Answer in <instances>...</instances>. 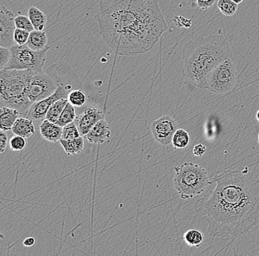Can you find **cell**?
<instances>
[{"label":"cell","instance_id":"1","mask_svg":"<svg viewBox=\"0 0 259 256\" xmlns=\"http://www.w3.org/2000/svg\"><path fill=\"white\" fill-rule=\"evenodd\" d=\"M213 190L196 202V213L208 217L210 234L236 238L259 225V181L247 168L215 175Z\"/></svg>","mask_w":259,"mask_h":256},{"label":"cell","instance_id":"2","mask_svg":"<svg viewBox=\"0 0 259 256\" xmlns=\"http://www.w3.org/2000/svg\"><path fill=\"white\" fill-rule=\"evenodd\" d=\"M100 34L119 56L150 51L168 30L158 0H100Z\"/></svg>","mask_w":259,"mask_h":256},{"label":"cell","instance_id":"3","mask_svg":"<svg viewBox=\"0 0 259 256\" xmlns=\"http://www.w3.org/2000/svg\"><path fill=\"white\" fill-rule=\"evenodd\" d=\"M182 57L184 83L205 90L208 75L220 63L231 57V46L221 35L199 36L184 45Z\"/></svg>","mask_w":259,"mask_h":256},{"label":"cell","instance_id":"4","mask_svg":"<svg viewBox=\"0 0 259 256\" xmlns=\"http://www.w3.org/2000/svg\"><path fill=\"white\" fill-rule=\"evenodd\" d=\"M32 69L0 70V103L27 114L32 103L27 96V83Z\"/></svg>","mask_w":259,"mask_h":256},{"label":"cell","instance_id":"5","mask_svg":"<svg viewBox=\"0 0 259 256\" xmlns=\"http://www.w3.org/2000/svg\"><path fill=\"white\" fill-rule=\"evenodd\" d=\"M173 186L181 199H190L200 195L213 183L203 167L186 162L174 168Z\"/></svg>","mask_w":259,"mask_h":256},{"label":"cell","instance_id":"6","mask_svg":"<svg viewBox=\"0 0 259 256\" xmlns=\"http://www.w3.org/2000/svg\"><path fill=\"white\" fill-rule=\"evenodd\" d=\"M238 83L237 69L232 57L217 66L205 79V90L223 95L234 90Z\"/></svg>","mask_w":259,"mask_h":256},{"label":"cell","instance_id":"7","mask_svg":"<svg viewBox=\"0 0 259 256\" xmlns=\"http://www.w3.org/2000/svg\"><path fill=\"white\" fill-rule=\"evenodd\" d=\"M11 57L9 62L4 69H15L20 70H43L47 61V53L50 47L45 50L35 51L30 49L27 45H17L10 48Z\"/></svg>","mask_w":259,"mask_h":256},{"label":"cell","instance_id":"8","mask_svg":"<svg viewBox=\"0 0 259 256\" xmlns=\"http://www.w3.org/2000/svg\"><path fill=\"white\" fill-rule=\"evenodd\" d=\"M58 87L56 79L48 72L32 69L27 83V96L32 104L53 95Z\"/></svg>","mask_w":259,"mask_h":256},{"label":"cell","instance_id":"9","mask_svg":"<svg viewBox=\"0 0 259 256\" xmlns=\"http://www.w3.org/2000/svg\"><path fill=\"white\" fill-rule=\"evenodd\" d=\"M72 85H60L56 92L48 98L35 102L29 108L26 116L34 121L35 124H40L46 119L47 114L52 105L57 100L62 98H68V95L72 91Z\"/></svg>","mask_w":259,"mask_h":256},{"label":"cell","instance_id":"10","mask_svg":"<svg viewBox=\"0 0 259 256\" xmlns=\"http://www.w3.org/2000/svg\"><path fill=\"white\" fill-rule=\"evenodd\" d=\"M177 129V122L170 116H162L153 121L151 125V132L154 140L162 145H168L171 143Z\"/></svg>","mask_w":259,"mask_h":256},{"label":"cell","instance_id":"11","mask_svg":"<svg viewBox=\"0 0 259 256\" xmlns=\"http://www.w3.org/2000/svg\"><path fill=\"white\" fill-rule=\"evenodd\" d=\"M15 17L7 8H0V46L11 48L16 46L14 32L16 29Z\"/></svg>","mask_w":259,"mask_h":256},{"label":"cell","instance_id":"12","mask_svg":"<svg viewBox=\"0 0 259 256\" xmlns=\"http://www.w3.org/2000/svg\"><path fill=\"white\" fill-rule=\"evenodd\" d=\"M105 119L104 113L97 108H88L81 116L77 117L75 122L81 136L84 137L100 120Z\"/></svg>","mask_w":259,"mask_h":256},{"label":"cell","instance_id":"13","mask_svg":"<svg viewBox=\"0 0 259 256\" xmlns=\"http://www.w3.org/2000/svg\"><path fill=\"white\" fill-rule=\"evenodd\" d=\"M111 132L109 125L105 119L100 120L84 136L92 144H103L111 139Z\"/></svg>","mask_w":259,"mask_h":256},{"label":"cell","instance_id":"14","mask_svg":"<svg viewBox=\"0 0 259 256\" xmlns=\"http://www.w3.org/2000/svg\"><path fill=\"white\" fill-rule=\"evenodd\" d=\"M22 116H26L16 108L2 106L0 110V129L6 132L12 130L16 120Z\"/></svg>","mask_w":259,"mask_h":256},{"label":"cell","instance_id":"15","mask_svg":"<svg viewBox=\"0 0 259 256\" xmlns=\"http://www.w3.org/2000/svg\"><path fill=\"white\" fill-rule=\"evenodd\" d=\"M12 132L24 138H30L36 133V126L30 118L22 116L16 120L12 128Z\"/></svg>","mask_w":259,"mask_h":256},{"label":"cell","instance_id":"16","mask_svg":"<svg viewBox=\"0 0 259 256\" xmlns=\"http://www.w3.org/2000/svg\"><path fill=\"white\" fill-rule=\"evenodd\" d=\"M40 135L45 140L49 142H56L61 140L62 137L63 127L54 123L50 122L45 119L40 124Z\"/></svg>","mask_w":259,"mask_h":256},{"label":"cell","instance_id":"17","mask_svg":"<svg viewBox=\"0 0 259 256\" xmlns=\"http://www.w3.org/2000/svg\"><path fill=\"white\" fill-rule=\"evenodd\" d=\"M48 35L44 30H34L33 31L30 32L28 41L26 45L30 49L40 51L48 47Z\"/></svg>","mask_w":259,"mask_h":256},{"label":"cell","instance_id":"18","mask_svg":"<svg viewBox=\"0 0 259 256\" xmlns=\"http://www.w3.org/2000/svg\"><path fill=\"white\" fill-rule=\"evenodd\" d=\"M59 142L67 155H78L84 149V138L82 136L72 140H65L61 139Z\"/></svg>","mask_w":259,"mask_h":256},{"label":"cell","instance_id":"19","mask_svg":"<svg viewBox=\"0 0 259 256\" xmlns=\"http://www.w3.org/2000/svg\"><path fill=\"white\" fill-rule=\"evenodd\" d=\"M28 17L35 30H44L48 22V17L40 10L36 7L30 8L28 10Z\"/></svg>","mask_w":259,"mask_h":256},{"label":"cell","instance_id":"20","mask_svg":"<svg viewBox=\"0 0 259 256\" xmlns=\"http://www.w3.org/2000/svg\"><path fill=\"white\" fill-rule=\"evenodd\" d=\"M68 102H69L68 98H62V99H60L55 102V103L52 105L50 109H49L48 114H47L46 119L50 121V122L57 124L60 116H61V113L64 111V108L66 107Z\"/></svg>","mask_w":259,"mask_h":256},{"label":"cell","instance_id":"21","mask_svg":"<svg viewBox=\"0 0 259 256\" xmlns=\"http://www.w3.org/2000/svg\"><path fill=\"white\" fill-rule=\"evenodd\" d=\"M184 239L190 247H200L204 243L205 236L202 232L199 230L192 229L186 232Z\"/></svg>","mask_w":259,"mask_h":256},{"label":"cell","instance_id":"22","mask_svg":"<svg viewBox=\"0 0 259 256\" xmlns=\"http://www.w3.org/2000/svg\"><path fill=\"white\" fill-rule=\"evenodd\" d=\"M191 137L189 132L184 129H178L176 130L171 140L175 149H185L190 144Z\"/></svg>","mask_w":259,"mask_h":256},{"label":"cell","instance_id":"23","mask_svg":"<svg viewBox=\"0 0 259 256\" xmlns=\"http://www.w3.org/2000/svg\"><path fill=\"white\" fill-rule=\"evenodd\" d=\"M74 107L75 106H73L69 102H68L66 107L64 108V111L61 113L57 124L64 127L66 125L74 122L76 118H77V115H76L75 108Z\"/></svg>","mask_w":259,"mask_h":256},{"label":"cell","instance_id":"24","mask_svg":"<svg viewBox=\"0 0 259 256\" xmlns=\"http://www.w3.org/2000/svg\"><path fill=\"white\" fill-rule=\"evenodd\" d=\"M239 5L232 0H218V8L220 12L226 17H232L237 11Z\"/></svg>","mask_w":259,"mask_h":256},{"label":"cell","instance_id":"25","mask_svg":"<svg viewBox=\"0 0 259 256\" xmlns=\"http://www.w3.org/2000/svg\"><path fill=\"white\" fill-rule=\"evenodd\" d=\"M68 100L75 107H81L87 103V96L81 90H73L68 95Z\"/></svg>","mask_w":259,"mask_h":256},{"label":"cell","instance_id":"26","mask_svg":"<svg viewBox=\"0 0 259 256\" xmlns=\"http://www.w3.org/2000/svg\"><path fill=\"white\" fill-rule=\"evenodd\" d=\"M80 136V133L79 132L78 128H77L75 122L71 123L63 127L62 137H61L62 140H74V139L78 138Z\"/></svg>","mask_w":259,"mask_h":256},{"label":"cell","instance_id":"27","mask_svg":"<svg viewBox=\"0 0 259 256\" xmlns=\"http://www.w3.org/2000/svg\"><path fill=\"white\" fill-rule=\"evenodd\" d=\"M10 149L14 152H20L24 150L27 147V140L23 137L14 135L9 141Z\"/></svg>","mask_w":259,"mask_h":256},{"label":"cell","instance_id":"28","mask_svg":"<svg viewBox=\"0 0 259 256\" xmlns=\"http://www.w3.org/2000/svg\"><path fill=\"white\" fill-rule=\"evenodd\" d=\"M15 24L16 28L25 30L30 32V33L35 30L30 18L26 17V16L20 15L16 17L15 18Z\"/></svg>","mask_w":259,"mask_h":256},{"label":"cell","instance_id":"29","mask_svg":"<svg viewBox=\"0 0 259 256\" xmlns=\"http://www.w3.org/2000/svg\"><path fill=\"white\" fill-rule=\"evenodd\" d=\"M30 32L22 29L16 28L14 32V41L17 45H24L28 41Z\"/></svg>","mask_w":259,"mask_h":256},{"label":"cell","instance_id":"30","mask_svg":"<svg viewBox=\"0 0 259 256\" xmlns=\"http://www.w3.org/2000/svg\"><path fill=\"white\" fill-rule=\"evenodd\" d=\"M11 57V51L10 48L0 46V69L6 67Z\"/></svg>","mask_w":259,"mask_h":256},{"label":"cell","instance_id":"31","mask_svg":"<svg viewBox=\"0 0 259 256\" xmlns=\"http://www.w3.org/2000/svg\"><path fill=\"white\" fill-rule=\"evenodd\" d=\"M207 148L205 145L202 143L197 144V145H194L193 149V155L195 157H201L205 155L206 152Z\"/></svg>","mask_w":259,"mask_h":256},{"label":"cell","instance_id":"32","mask_svg":"<svg viewBox=\"0 0 259 256\" xmlns=\"http://www.w3.org/2000/svg\"><path fill=\"white\" fill-rule=\"evenodd\" d=\"M8 142V134H6V132L1 131V132H0V152H1V153H3V152L6 150Z\"/></svg>","mask_w":259,"mask_h":256},{"label":"cell","instance_id":"33","mask_svg":"<svg viewBox=\"0 0 259 256\" xmlns=\"http://www.w3.org/2000/svg\"><path fill=\"white\" fill-rule=\"evenodd\" d=\"M215 0H197V5L200 9L207 10L214 5Z\"/></svg>","mask_w":259,"mask_h":256},{"label":"cell","instance_id":"34","mask_svg":"<svg viewBox=\"0 0 259 256\" xmlns=\"http://www.w3.org/2000/svg\"><path fill=\"white\" fill-rule=\"evenodd\" d=\"M36 242V240H35L34 237H28L25 240H24L23 244L24 246L25 247H32L34 244Z\"/></svg>","mask_w":259,"mask_h":256},{"label":"cell","instance_id":"35","mask_svg":"<svg viewBox=\"0 0 259 256\" xmlns=\"http://www.w3.org/2000/svg\"><path fill=\"white\" fill-rule=\"evenodd\" d=\"M232 1H234L236 4L239 5L241 4L244 0H232Z\"/></svg>","mask_w":259,"mask_h":256},{"label":"cell","instance_id":"36","mask_svg":"<svg viewBox=\"0 0 259 256\" xmlns=\"http://www.w3.org/2000/svg\"><path fill=\"white\" fill-rule=\"evenodd\" d=\"M256 118H257V120H258V121L259 122V109L258 110V112H257V113H256Z\"/></svg>","mask_w":259,"mask_h":256},{"label":"cell","instance_id":"37","mask_svg":"<svg viewBox=\"0 0 259 256\" xmlns=\"http://www.w3.org/2000/svg\"><path fill=\"white\" fill-rule=\"evenodd\" d=\"M258 143H259V134H258Z\"/></svg>","mask_w":259,"mask_h":256}]
</instances>
